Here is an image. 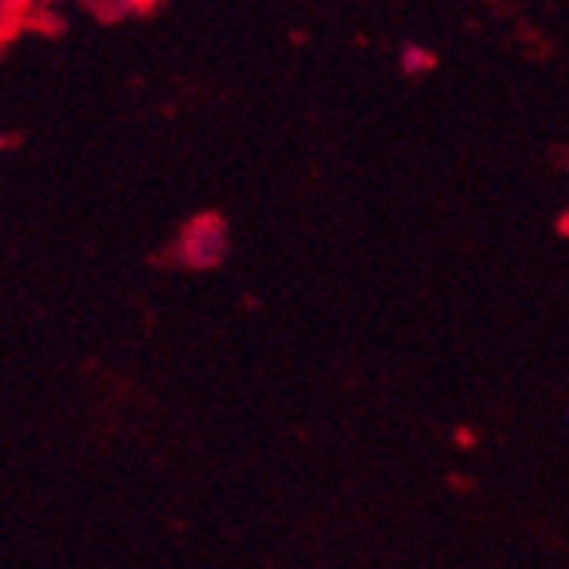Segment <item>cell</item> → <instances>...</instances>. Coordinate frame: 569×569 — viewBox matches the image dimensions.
I'll use <instances>...</instances> for the list:
<instances>
[{"mask_svg":"<svg viewBox=\"0 0 569 569\" xmlns=\"http://www.w3.org/2000/svg\"><path fill=\"white\" fill-rule=\"evenodd\" d=\"M11 28H14V11L4 4V0H0V38H4Z\"/></svg>","mask_w":569,"mask_h":569,"instance_id":"cell-1","label":"cell"},{"mask_svg":"<svg viewBox=\"0 0 569 569\" xmlns=\"http://www.w3.org/2000/svg\"><path fill=\"white\" fill-rule=\"evenodd\" d=\"M4 4L18 14V11H28V8H34L38 4V0H4Z\"/></svg>","mask_w":569,"mask_h":569,"instance_id":"cell-2","label":"cell"},{"mask_svg":"<svg viewBox=\"0 0 569 569\" xmlns=\"http://www.w3.org/2000/svg\"><path fill=\"white\" fill-rule=\"evenodd\" d=\"M406 66L412 69V66H427V59L420 56V48H409V56H406Z\"/></svg>","mask_w":569,"mask_h":569,"instance_id":"cell-3","label":"cell"}]
</instances>
